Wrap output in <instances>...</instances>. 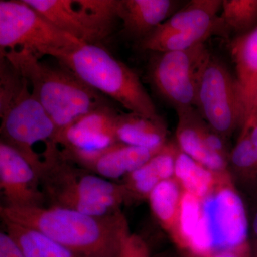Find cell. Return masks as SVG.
Returning <instances> with one entry per match:
<instances>
[{"label": "cell", "mask_w": 257, "mask_h": 257, "mask_svg": "<svg viewBox=\"0 0 257 257\" xmlns=\"http://www.w3.org/2000/svg\"><path fill=\"white\" fill-rule=\"evenodd\" d=\"M212 171L180 152L176 155L175 175L186 192L198 199L207 196L213 184Z\"/></svg>", "instance_id": "obj_20"}, {"label": "cell", "mask_w": 257, "mask_h": 257, "mask_svg": "<svg viewBox=\"0 0 257 257\" xmlns=\"http://www.w3.org/2000/svg\"><path fill=\"white\" fill-rule=\"evenodd\" d=\"M81 43L101 45L116 28L119 0H24Z\"/></svg>", "instance_id": "obj_9"}, {"label": "cell", "mask_w": 257, "mask_h": 257, "mask_svg": "<svg viewBox=\"0 0 257 257\" xmlns=\"http://www.w3.org/2000/svg\"><path fill=\"white\" fill-rule=\"evenodd\" d=\"M30 87L14 65L0 56L1 141L18 150L39 175L42 156L34 146L52 140L57 130Z\"/></svg>", "instance_id": "obj_4"}, {"label": "cell", "mask_w": 257, "mask_h": 257, "mask_svg": "<svg viewBox=\"0 0 257 257\" xmlns=\"http://www.w3.org/2000/svg\"><path fill=\"white\" fill-rule=\"evenodd\" d=\"M177 141L181 150L208 170L221 171L225 167L224 157L211 151L205 142L209 124L194 106L178 109Z\"/></svg>", "instance_id": "obj_16"}, {"label": "cell", "mask_w": 257, "mask_h": 257, "mask_svg": "<svg viewBox=\"0 0 257 257\" xmlns=\"http://www.w3.org/2000/svg\"><path fill=\"white\" fill-rule=\"evenodd\" d=\"M0 54L28 81L32 94L53 121L57 132L109 104L104 95L60 63L57 67L44 63L26 50L1 51Z\"/></svg>", "instance_id": "obj_3"}, {"label": "cell", "mask_w": 257, "mask_h": 257, "mask_svg": "<svg viewBox=\"0 0 257 257\" xmlns=\"http://www.w3.org/2000/svg\"><path fill=\"white\" fill-rule=\"evenodd\" d=\"M231 158L232 163L238 168L248 172H257V157L248 126H243L242 135L231 152Z\"/></svg>", "instance_id": "obj_24"}, {"label": "cell", "mask_w": 257, "mask_h": 257, "mask_svg": "<svg viewBox=\"0 0 257 257\" xmlns=\"http://www.w3.org/2000/svg\"><path fill=\"white\" fill-rule=\"evenodd\" d=\"M133 239L124 234L121 239L118 257H145L142 248H139Z\"/></svg>", "instance_id": "obj_26"}, {"label": "cell", "mask_w": 257, "mask_h": 257, "mask_svg": "<svg viewBox=\"0 0 257 257\" xmlns=\"http://www.w3.org/2000/svg\"><path fill=\"white\" fill-rule=\"evenodd\" d=\"M162 149L149 150L116 143L101 150L62 149V152L67 160L75 165L111 181L138 170Z\"/></svg>", "instance_id": "obj_13"}, {"label": "cell", "mask_w": 257, "mask_h": 257, "mask_svg": "<svg viewBox=\"0 0 257 257\" xmlns=\"http://www.w3.org/2000/svg\"><path fill=\"white\" fill-rule=\"evenodd\" d=\"M3 222L25 257H79L39 231L10 221Z\"/></svg>", "instance_id": "obj_19"}, {"label": "cell", "mask_w": 257, "mask_h": 257, "mask_svg": "<svg viewBox=\"0 0 257 257\" xmlns=\"http://www.w3.org/2000/svg\"><path fill=\"white\" fill-rule=\"evenodd\" d=\"M149 200L157 219L168 224L173 221L180 203L179 186L172 179L160 182L149 194Z\"/></svg>", "instance_id": "obj_22"}, {"label": "cell", "mask_w": 257, "mask_h": 257, "mask_svg": "<svg viewBox=\"0 0 257 257\" xmlns=\"http://www.w3.org/2000/svg\"><path fill=\"white\" fill-rule=\"evenodd\" d=\"M81 45L24 0L0 1V52L26 50L57 60Z\"/></svg>", "instance_id": "obj_6"}, {"label": "cell", "mask_w": 257, "mask_h": 257, "mask_svg": "<svg viewBox=\"0 0 257 257\" xmlns=\"http://www.w3.org/2000/svg\"><path fill=\"white\" fill-rule=\"evenodd\" d=\"M0 188L8 207H45L36 170L14 147L0 141Z\"/></svg>", "instance_id": "obj_12"}, {"label": "cell", "mask_w": 257, "mask_h": 257, "mask_svg": "<svg viewBox=\"0 0 257 257\" xmlns=\"http://www.w3.org/2000/svg\"><path fill=\"white\" fill-rule=\"evenodd\" d=\"M256 120H257V93L252 113H251V116H250L249 119H248V121L246 123V124H248V123L251 122V121H256ZM244 125H243V126H244Z\"/></svg>", "instance_id": "obj_28"}, {"label": "cell", "mask_w": 257, "mask_h": 257, "mask_svg": "<svg viewBox=\"0 0 257 257\" xmlns=\"http://www.w3.org/2000/svg\"><path fill=\"white\" fill-rule=\"evenodd\" d=\"M221 6L222 0H192L139 42V49L150 52L185 50L213 36L228 38L218 15Z\"/></svg>", "instance_id": "obj_8"}, {"label": "cell", "mask_w": 257, "mask_h": 257, "mask_svg": "<svg viewBox=\"0 0 257 257\" xmlns=\"http://www.w3.org/2000/svg\"><path fill=\"white\" fill-rule=\"evenodd\" d=\"M0 257H25L6 231L0 233Z\"/></svg>", "instance_id": "obj_25"}, {"label": "cell", "mask_w": 257, "mask_h": 257, "mask_svg": "<svg viewBox=\"0 0 257 257\" xmlns=\"http://www.w3.org/2000/svg\"><path fill=\"white\" fill-rule=\"evenodd\" d=\"M244 126H248L249 128L250 139H251V143H252L257 157V120L251 121V122L245 124Z\"/></svg>", "instance_id": "obj_27"}, {"label": "cell", "mask_w": 257, "mask_h": 257, "mask_svg": "<svg viewBox=\"0 0 257 257\" xmlns=\"http://www.w3.org/2000/svg\"><path fill=\"white\" fill-rule=\"evenodd\" d=\"M213 257H239L236 256L235 254H233V253L229 252V251H225V252H221L217 253L215 256Z\"/></svg>", "instance_id": "obj_29"}, {"label": "cell", "mask_w": 257, "mask_h": 257, "mask_svg": "<svg viewBox=\"0 0 257 257\" xmlns=\"http://www.w3.org/2000/svg\"><path fill=\"white\" fill-rule=\"evenodd\" d=\"M229 50L242 92L246 124L252 113L257 93V27L233 39Z\"/></svg>", "instance_id": "obj_17"}, {"label": "cell", "mask_w": 257, "mask_h": 257, "mask_svg": "<svg viewBox=\"0 0 257 257\" xmlns=\"http://www.w3.org/2000/svg\"><path fill=\"white\" fill-rule=\"evenodd\" d=\"M256 253H257V248H256Z\"/></svg>", "instance_id": "obj_31"}, {"label": "cell", "mask_w": 257, "mask_h": 257, "mask_svg": "<svg viewBox=\"0 0 257 257\" xmlns=\"http://www.w3.org/2000/svg\"><path fill=\"white\" fill-rule=\"evenodd\" d=\"M179 5L173 0H119L124 33L139 43L178 11Z\"/></svg>", "instance_id": "obj_15"}, {"label": "cell", "mask_w": 257, "mask_h": 257, "mask_svg": "<svg viewBox=\"0 0 257 257\" xmlns=\"http://www.w3.org/2000/svg\"><path fill=\"white\" fill-rule=\"evenodd\" d=\"M117 143L149 150L165 146L166 130L163 119H152L136 113H118L115 126Z\"/></svg>", "instance_id": "obj_18"}, {"label": "cell", "mask_w": 257, "mask_h": 257, "mask_svg": "<svg viewBox=\"0 0 257 257\" xmlns=\"http://www.w3.org/2000/svg\"><path fill=\"white\" fill-rule=\"evenodd\" d=\"M199 199L189 193L185 192L179 203V228L186 241H188L197 229L201 216L202 204Z\"/></svg>", "instance_id": "obj_23"}, {"label": "cell", "mask_w": 257, "mask_h": 257, "mask_svg": "<svg viewBox=\"0 0 257 257\" xmlns=\"http://www.w3.org/2000/svg\"><path fill=\"white\" fill-rule=\"evenodd\" d=\"M252 229L253 232H254L255 235H256L257 236V211L256 214H255L254 216H253L252 221Z\"/></svg>", "instance_id": "obj_30"}, {"label": "cell", "mask_w": 257, "mask_h": 257, "mask_svg": "<svg viewBox=\"0 0 257 257\" xmlns=\"http://www.w3.org/2000/svg\"><path fill=\"white\" fill-rule=\"evenodd\" d=\"M45 145L39 177L48 207L64 208L93 216L117 212L127 192L124 185L103 178L67 160L52 140Z\"/></svg>", "instance_id": "obj_2"}, {"label": "cell", "mask_w": 257, "mask_h": 257, "mask_svg": "<svg viewBox=\"0 0 257 257\" xmlns=\"http://www.w3.org/2000/svg\"><path fill=\"white\" fill-rule=\"evenodd\" d=\"M209 54L205 44L185 50L151 52L147 67L149 83L176 111L194 106L199 75Z\"/></svg>", "instance_id": "obj_11"}, {"label": "cell", "mask_w": 257, "mask_h": 257, "mask_svg": "<svg viewBox=\"0 0 257 257\" xmlns=\"http://www.w3.org/2000/svg\"><path fill=\"white\" fill-rule=\"evenodd\" d=\"M221 10L228 37L244 35L257 27V0H223Z\"/></svg>", "instance_id": "obj_21"}, {"label": "cell", "mask_w": 257, "mask_h": 257, "mask_svg": "<svg viewBox=\"0 0 257 257\" xmlns=\"http://www.w3.org/2000/svg\"><path fill=\"white\" fill-rule=\"evenodd\" d=\"M118 113L109 104L101 106L57 132L52 140L67 150H97L111 146L117 143Z\"/></svg>", "instance_id": "obj_14"}, {"label": "cell", "mask_w": 257, "mask_h": 257, "mask_svg": "<svg viewBox=\"0 0 257 257\" xmlns=\"http://www.w3.org/2000/svg\"><path fill=\"white\" fill-rule=\"evenodd\" d=\"M3 221L42 233L79 257H118L126 234L119 213L106 216L87 215L55 207H17L2 205Z\"/></svg>", "instance_id": "obj_1"}, {"label": "cell", "mask_w": 257, "mask_h": 257, "mask_svg": "<svg viewBox=\"0 0 257 257\" xmlns=\"http://www.w3.org/2000/svg\"><path fill=\"white\" fill-rule=\"evenodd\" d=\"M194 107L213 130L221 135L244 125L242 92L236 76L224 62L209 54L198 81Z\"/></svg>", "instance_id": "obj_10"}, {"label": "cell", "mask_w": 257, "mask_h": 257, "mask_svg": "<svg viewBox=\"0 0 257 257\" xmlns=\"http://www.w3.org/2000/svg\"><path fill=\"white\" fill-rule=\"evenodd\" d=\"M57 60L88 86L117 101L130 112L160 119L138 74L101 45L82 44Z\"/></svg>", "instance_id": "obj_5"}, {"label": "cell", "mask_w": 257, "mask_h": 257, "mask_svg": "<svg viewBox=\"0 0 257 257\" xmlns=\"http://www.w3.org/2000/svg\"><path fill=\"white\" fill-rule=\"evenodd\" d=\"M248 234L242 199L232 189L224 188L203 201L200 221L187 243L198 254L225 252L243 246Z\"/></svg>", "instance_id": "obj_7"}]
</instances>
